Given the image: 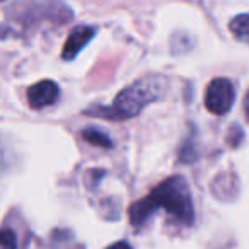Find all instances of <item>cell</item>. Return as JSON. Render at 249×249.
<instances>
[{"mask_svg": "<svg viewBox=\"0 0 249 249\" xmlns=\"http://www.w3.org/2000/svg\"><path fill=\"white\" fill-rule=\"evenodd\" d=\"M82 138L85 139L87 142L93 146H99V148H112V141L104 131L100 129H95V127H90V129H85L82 132Z\"/></svg>", "mask_w": 249, "mask_h": 249, "instance_id": "52a82bcc", "label": "cell"}, {"mask_svg": "<svg viewBox=\"0 0 249 249\" xmlns=\"http://www.w3.org/2000/svg\"><path fill=\"white\" fill-rule=\"evenodd\" d=\"M166 210L170 215L183 224L194 220V202L190 188L181 177H171L160 183L148 197L138 200L129 209V219L132 226H141L156 210Z\"/></svg>", "mask_w": 249, "mask_h": 249, "instance_id": "6da1fadb", "label": "cell"}, {"mask_svg": "<svg viewBox=\"0 0 249 249\" xmlns=\"http://www.w3.org/2000/svg\"><path fill=\"white\" fill-rule=\"evenodd\" d=\"M229 29L239 41L249 44V14L236 16L229 24Z\"/></svg>", "mask_w": 249, "mask_h": 249, "instance_id": "8992f818", "label": "cell"}, {"mask_svg": "<svg viewBox=\"0 0 249 249\" xmlns=\"http://www.w3.org/2000/svg\"><path fill=\"white\" fill-rule=\"evenodd\" d=\"M107 249H132V246L129 243H125V241H119V243L110 244Z\"/></svg>", "mask_w": 249, "mask_h": 249, "instance_id": "9c48e42d", "label": "cell"}, {"mask_svg": "<svg viewBox=\"0 0 249 249\" xmlns=\"http://www.w3.org/2000/svg\"><path fill=\"white\" fill-rule=\"evenodd\" d=\"M59 97V87L51 80H43L37 82L27 90V102L33 108L41 110L44 107H50L54 104Z\"/></svg>", "mask_w": 249, "mask_h": 249, "instance_id": "277c9868", "label": "cell"}, {"mask_svg": "<svg viewBox=\"0 0 249 249\" xmlns=\"http://www.w3.org/2000/svg\"><path fill=\"white\" fill-rule=\"evenodd\" d=\"M166 85L168 82L164 80V76H144L132 85L125 87L115 97L112 107L102 110V115L112 119V121H124V119L134 117L148 104L160 100L166 92Z\"/></svg>", "mask_w": 249, "mask_h": 249, "instance_id": "7a4b0ae2", "label": "cell"}, {"mask_svg": "<svg viewBox=\"0 0 249 249\" xmlns=\"http://www.w3.org/2000/svg\"><path fill=\"white\" fill-rule=\"evenodd\" d=\"M244 114H246V119L249 121V90H248L246 97H244Z\"/></svg>", "mask_w": 249, "mask_h": 249, "instance_id": "30bf717a", "label": "cell"}, {"mask_svg": "<svg viewBox=\"0 0 249 249\" xmlns=\"http://www.w3.org/2000/svg\"><path fill=\"white\" fill-rule=\"evenodd\" d=\"M234 85L227 78H215L209 83L205 90V107L215 115H224L231 110L234 104Z\"/></svg>", "mask_w": 249, "mask_h": 249, "instance_id": "3957f363", "label": "cell"}, {"mask_svg": "<svg viewBox=\"0 0 249 249\" xmlns=\"http://www.w3.org/2000/svg\"><path fill=\"white\" fill-rule=\"evenodd\" d=\"M95 34V27L92 26H78L70 33L68 41L63 46V59H73L87 44L90 43V39Z\"/></svg>", "mask_w": 249, "mask_h": 249, "instance_id": "5b68a950", "label": "cell"}, {"mask_svg": "<svg viewBox=\"0 0 249 249\" xmlns=\"http://www.w3.org/2000/svg\"><path fill=\"white\" fill-rule=\"evenodd\" d=\"M0 2H2V0H0Z\"/></svg>", "mask_w": 249, "mask_h": 249, "instance_id": "8fae6325", "label": "cell"}, {"mask_svg": "<svg viewBox=\"0 0 249 249\" xmlns=\"http://www.w3.org/2000/svg\"><path fill=\"white\" fill-rule=\"evenodd\" d=\"M0 249H17V236L9 227L0 229Z\"/></svg>", "mask_w": 249, "mask_h": 249, "instance_id": "ba28073f", "label": "cell"}]
</instances>
